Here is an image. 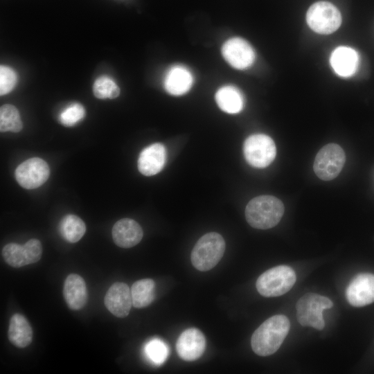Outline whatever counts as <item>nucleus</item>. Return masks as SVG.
Here are the masks:
<instances>
[{"mask_svg":"<svg viewBox=\"0 0 374 374\" xmlns=\"http://www.w3.org/2000/svg\"><path fill=\"white\" fill-rule=\"evenodd\" d=\"M290 328V322L286 316L277 314L269 317L252 335L253 351L260 356L274 354L281 346Z\"/></svg>","mask_w":374,"mask_h":374,"instance_id":"obj_1","label":"nucleus"},{"mask_svg":"<svg viewBox=\"0 0 374 374\" xmlns=\"http://www.w3.org/2000/svg\"><path fill=\"white\" fill-rule=\"evenodd\" d=\"M284 205L277 197L261 195L253 198L245 208V217L249 224L258 229L275 226L284 213Z\"/></svg>","mask_w":374,"mask_h":374,"instance_id":"obj_2","label":"nucleus"},{"mask_svg":"<svg viewBox=\"0 0 374 374\" xmlns=\"http://www.w3.org/2000/svg\"><path fill=\"white\" fill-rule=\"evenodd\" d=\"M225 247V241L220 234L207 233L195 244L191 252V262L199 271H208L220 262Z\"/></svg>","mask_w":374,"mask_h":374,"instance_id":"obj_3","label":"nucleus"},{"mask_svg":"<svg viewBox=\"0 0 374 374\" xmlns=\"http://www.w3.org/2000/svg\"><path fill=\"white\" fill-rule=\"evenodd\" d=\"M296 276L292 268L278 265L262 273L257 279L256 287L265 297H276L287 292L294 285Z\"/></svg>","mask_w":374,"mask_h":374,"instance_id":"obj_4","label":"nucleus"},{"mask_svg":"<svg viewBox=\"0 0 374 374\" xmlns=\"http://www.w3.org/2000/svg\"><path fill=\"white\" fill-rule=\"evenodd\" d=\"M332 306L333 303L329 298L318 294L308 293L296 303L297 320L302 326H311L321 330L325 327L322 312Z\"/></svg>","mask_w":374,"mask_h":374,"instance_id":"obj_5","label":"nucleus"},{"mask_svg":"<svg viewBox=\"0 0 374 374\" xmlns=\"http://www.w3.org/2000/svg\"><path fill=\"white\" fill-rule=\"evenodd\" d=\"M309 27L314 32L328 35L337 30L341 24V15L332 3L321 1L313 3L306 13Z\"/></svg>","mask_w":374,"mask_h":374,"instance_id":"obj_6","label":"nucleus"},{"mask_svg":"<svg viewBox=\"0 0 374 374\" xmlns=\"http://www.w3.org/2000/svg\"><path fill=\"white\" fill-rule=\"evenodd\" d=\"M243 153L249 165L263 168L274 160L276 148L270 136L264 134H256L249 136L244 141Z\"/></svg>","mask_w":374,"mask_h":374,"instance_id":"obj_7","label":"nucleus"},{"mask_svg":"<svg viewBox=\"0 0 374 374\" xmlns=\"http://www.w3.org/2000/svg\"><path fill=\"white\" fill-rule=\"evenodd\" d=\"M346 161L343 148L336 143H328L317 154L314 162V171L323 181H330L337 177Z\"/></svg>","mask_w":374,"mask_h":374,"instance_id":"obj_8","label":"nucleus"},{"mask_svg":"<svg viewBox=\"0 0 374 374\" xmlns=\"http://www.w3.org/2000/svg\"><path fill=\"white\" fill-rule=\"evenodd\" d=\"M42 254V246L37 239H30L24 244L8 243L2 249V256L10 266L19 268L38 262Z\"/></svg>","mask_w":374,"mask_h":374,"instance_id":"obj_9","label":"nucleus"},{"mask_svg":"<svg viewBox=\"0 0 374 374\" xmlns=\"http://www.w3.org/2000/svg\"><path fill=\"white\" fill-rule=\"evenodd\" d=\"M50 169L42 159L33 157L19 164L15 172L18 184L26 189H34L44 184L48 179Z\"/></svg>","mask_w":374,"mask_h":374,"instance_id":"obj_10","label":"nucleus"},{"mask_svg":"<svg viewBox=\"0 0 374 374\" xmlns=\"http://www.w3.org/2000/svg\"><path fill=\"white\" fill-rule=\"evenodd\" d=\"M221 51L226 62L236 69H245L255 60V52L252 46L241 37H235L226 40Z\"/></svg>","mask_w":374,"mask_h":374,"instance_id":"obj_11","label":"nucleus"},{"mask_svg":"<svg viewBox=\"0 0 374 374\" xmlns=\"http://www.w3.org/2000/svg\"><path fill=\"white\" fill-rule=\"evenodd\" d=\"M348 303L355 307H362L374 302V275L362 273L349 283L346 292Z\"/></svg>","mask_w":374,"mask_h":374,"instance_id":"obj_12","label":"nucleus"},{"mask_svg":"<svg viewBox=\"0 0 374 374\" xmlns=\"http://www.w3.org/2000/svg\"><path fill=\"white\" fill-rule=\"evenodd\" d=\"M107 309L115 317H127L132 305L131 289L122 282L113 283L108 289L104 298Z\"/></svg>","mask_w":374,"mask_h":374,"instance_id":"obj_13","label":"nucleus"},{"mask_svg":"<svg viewBox=\"0 0 374 374\" xmlns=\"http://www.w3.org/2000/svg\"><path fill=\"white\" fill-rule=\"evenodd\" d=\"M206 347L204 334L197 328L185 330L179 337L176 349L180 358L185 361H194L202 356Z\"/></svg>","mask_w":374,"mask_h":374,"instance_id":"obj_14","label":"nucleus"},{"mask_svg":"<svg viewBox=\"0 0 374 374\" xmlns=\"http://www.w3.org/2000/svg\"><path fill=\"white\" fill-rule=\"evenodd\" d=\"M166 161L165 146L156 143L145 148L140 153L137 166L139 171L145 176L154 175L163 168Z\"/></svg>","mask_w":374,"mask_h":374,"instance_id":"obj_15","label":"nucleus"},{"mask_svg":"<svg viewBox=\"0 0 374 374\" xmlns=\"http://www.w3.org/2000/svg\"><path fill=\"white\" fill-rule=\"evenodd\" d=\"M193 75L186 66L175 64L170 66L163 78L165 90L172 96L186 93L192 87Z\"/></svg>","mask_w":374,"mask_h":374,"instance_id":"obj_16","label":"nucleus"},{"mask_svg":"<svg viewBox=\"0 0 374 374\" xmlns=\"http://www.w3.org/2000/svg\"><path fill=\"white\" fill-rule=\"evenodd\" d=\"M143 229L140 224L130 218L117 221L112 228L114 243L122 248H130L140 242L143 238Z\"/></svg>","mask_w":374,"mask_h":374,"instance_id":"obj_17","label":"nucleus"},{"mask_svg":"<svg viewBox=\"0 0 374 374\" xmlns=\"http://www.w3.org/2000/svg\"><path fill=\"white\" fill-rule=\"evenodd\" d=\"M63 296L70 309H82L87 301V290L82 277L77 274L68 275L64 283Z\"/></svg>","mask_w":374,"mask_h":374,"instance_id":"obj_18","label":"nucleus"},{"mask_svg":"<svg viewBox=\"0 0 374 374\" xmlns=\"http://www.w3.org/2000/svg\"><path fill=\"white\" fill-rule=\"evenodd\" d=\"M330 62L338 75L348 78L356 72L359 65V55L350 47L339 46L331 53Z\"/></svg>","mask_w":374,"mask_h":374,"instance_id":"obj_19","label":"nucleus"},{"mask_svg":"<svg viewBox=\"0 0 374 374\" xmlns=\"http://www.w3.org/2000/svg\"><path fill=\"white\" fill-rule=\"evenodd\" d=\"M8 337L19 348L29 346L33 340V330L27 319L19 313L14 314L9 322Z\"/></svg>","mask_w":374,"mask_h":374,"instance_id":"obj_20","label":"nucleus"},{"mask_svg":"<svg viewBox=\"0 0 374 374\" xmlns=\"http://www.w3.org/2000/svg\"><path fill=\"white\" fill-rule=\"evenodd\" d=\"M217 105L228 114H238L244 107V98L240 90L232 85L220 87L215 95Z\"/></svg>","mask_w":374,"mask_h":374,"instance_id":"obj_21","label":"nucleus"},{"mask_svg":"<svg viewBox=\"0 0 374 374\" xmlns=\"http://www.w3.org/2000/svg\"><path fill=\"white\" fill-rule=\"evenodd\" d=\"M132 305L143 308L150 305L154 299L155 283L151 278H143L133 283L131 287Z\"/></svg>","mask_w":374,"mask_h":374,"instance_id":"obj_22","label":"nucleus"},{"mask_svg":"<svg viewBox=\"0 0 374 374\" xmlns=\"http://www.w3.org/2000/svg\"><path fill=\"white\" fill-rule=\"evenodd\" d=\"M59 229L66 241L75 243L79 241L85 233L86 225L79 217L69 214L62 218Z\"/></svg>","mask_w":374,"mask_h":374,"instance_id":"obj_23","label":"nucleus"},{"mask_svg":"<svg viewBox=\"0 0 374 374\" xmlns=\"http://www.w3.org/2000/svg\"><path fill=\"white\" fill-rule=\"evenodd\" d=\"M22 127L23 124L18 109L10 104L2 105L0 108L1 132H18Z\"/></svg>","mask_w":374,"mask_h":374,"instance_id":"obj_24","label":"nucleus"},{"mask_svg":"<svg viewBox=\"0 0 374 374\" xmlns=\"http://www.w3.org/2000/svg\"><path fill=\"white\" fill-rule=\"evenodd\" d=\"M94 96L100 99L116 98L120 94V89L115 82L107 76H101L93 86Z\"/></svg>","mask_w":374,"mask_h":374,"instance_id":"obj_25","label":"nucleus"},{"mask_svg":"<svg viewBox=\"0 0 374 374\" xmlns=\"http://www.w3.org/2000/svg\"><path fill=\"white\" fill-rule=\"evenodd\" d=\"M85 110L80 103H73L66 107L59 116V121L65 126H73L81 121Z\"/></svg>","mask_w":374,"mask_h":374,"instance_id":"obj_26","label":"nucleus"},{"mask_svg":"<svg viewBox=\"0 0 374 374\" xmlns=\"http://www.w3.org/2000/svg\"><path fill=\"white\" fill-rule=\"evenodd\" d=\"M148 357L155 364H161L166 359L168 355L167 346L160 339L151 340L145 346Z\"/></svg>","mask_w":374,"mask_h":374,"instance_id":"obj_27","label":"nucleus"},{"mask_svg":"<svg viewBox=\"0 0 374 374\" xmlns=\"http://www.w3.org/2000/svg\"><path fill=\"white\" fill-rule=\"evenodd\" d=\"M17 82V75L10 67L1 65L0 67V94L10 92Z\"/></svg>","mask_w":374,"mask_h":374,"instance_id":"obj_28","label":"nucleus"}]
</instances>
